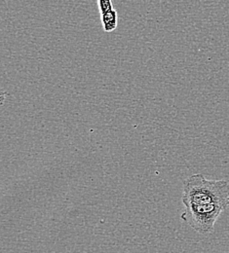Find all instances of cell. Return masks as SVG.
<instances>
[{
  "label": "cell",
  "mask_w": 229,
  "mask_h": 253,
  "mask_svg": "<svg viewBox=\"0 0 229 253\" xmlns=\"http://www.w3.org/2000/svg\"><path fill=\"white\" fill-rule=\"evenodd\" d=\"M100 20H101V24L104 32H111L116 30L118 25V18H117V12L115 9H112L111 11L103 15H100Z\"/></svg>",
  "instance_id": "obj_3"
},
{
  "label": "cell",
  "mask_w": 229,
  "mask_h": 253,
  "mask_svg": "<svg viewBox=\"0 0 229 253\" xmlns=\"http://www.w3.org/2000/svg\"><path fill=\"white\" fill-rule=\"evenodd\" d=\"M98 5L100 15H103L114 9L111 0H98Z\"/></svg>",
  "instance_id": "obj_4"
},
{
  "label": "cell",
  "mask_w": 229,
  "mask_h": 253,
  "mask_svg": "<svg viewBox=\"0 0 229 253\" xmlns=\"http://www.w3.org/2000/svg\"><path fill=\"white\" fill-rule=\"evenodd\" d=\"M182 202L186 206H229V183L227 180L207 179L203 174L189 176L183 182Z\"/></svg>",
  "instance_id": "obj_1"
},
{
  "label": "cell",
  "mask_w": 229,
  "mask_h": 253,
  "mask_svg": "<svg viewBox=\"0 0 229 253\" xmlns=\"http://www.w3.org/2000/svg\"><path fill=\"white\" fill-rule=\"evenodd\" d=\"M228 209L223 205L186 206L181 215V219L189 225L201 235H209L214 232L216 222L221 214Z\"/></svg>",
  "instance_id": "obj_2"
}]
</instances>
